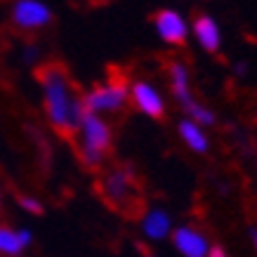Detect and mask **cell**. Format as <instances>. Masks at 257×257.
<instances>
[{
  "label": "cell",
  "mask_w": 257,
  "mask_h": 257,
  "mask_svg": "<svg viewBox=\"0 0 257 257\" xmlns=\"http://www.w3.org/2000/svg\"><path fill=\"white\" fill-rule=\"evenodd\" d=\"M154 31H156L161 43L172 47H182L187 45L189 36H191V24L179 10L163 8L154 15Z\"/></svg>",
  "instance_id": "obj_5"
},
{
  "label": "cell",
  "mask_w": 257,
  "mask_h": 257,
  "mask_svg": "<svg viewBox=\"0 0 257 257\" xmlns=\"http://www.w3.org/2000/svg\"><path fill=\"white\" fill-rule=\"evenodd\" d=\"M255 118H257V113H255Z\"/></svg>",
  "instance_id": "obj_22"
},
{
  "label": "cell",
  "mask_w": 257,
  "mask_h": 257,
  "mask_svg": "<svg viewBox=\"0 0 257 257\" xmlns=\"http://www.w3.org/2000/svg\"><path fill=\"white\" fill-rule=\"evenodd\" d=\"M208 257H229V255H226V250L222 248V245H210V250H208Z\"/></svg>",
  "instance_id": "obj_18"
},
{
  "label": "cell",
  "mask_w": 257,
  "mask_h": 257,
  "mask_svg": "<svg viewBox=\"0 0 257 257\" xmlns=\"http://www.w3.org/2000/svg\"><path fill=\"white\" fill-rule=\"evenodd\" d=\"M248 236H250V243H252V248H255V252H257V226H250Z\"/></svg>",
  "instance_id": "obj_19"
},
{
  "label": "cell",
  "mask_w": 257,
  "mask_h": 257,
  "mask_svg": "<svg viewBox=\"0 0 257 257\" xmlns=\"http://www.w3.org/2000/svg\"><path fill=\"white\" fill-rule=\"evenodd\" d=\"M130 104L140 111L142 116L151 118V120H161L165 116V111H168L163 90L147 78H137L130 83Z\"/></svg>",
  "instance_id": "obj_6"
},
{
  "label": "cell",
  "mask_w": 257,
  "mask_h": 257,
  "mask_svg": "<svg viewBox=\"0 0 257 257\" xmlns=\"http://www.w3.org/2000/svg\"><path fill=\"white\" fill-rule=\"evenodd\" d=\"M22 57H24V62H26V64H36L38 59H43V50H40L38 45L29 43V45H24Z\"/></svg>",
  "instance_id": "obj_16"
},
{
  "label": "cell",
  "mask_w": 257,
  "mask_h": 257,
  "mask_svg": "<svg viewBox=\"0 0 257 257\" xmlns=\"http://www.w3.org/2000/svg\"><path fill=\"white\" fill-rule=\"evenodd\" d=\"M177 135H179V140L184 142V147H187L189 151L198 154V156H205V154L210 151V137L205 133V127L198 125L196 120H191V118L184 116L179 120Z\"/></svg>",
  "instance_id": "obj_12"
},
{
  "label": "cell",
  "mask_w": 257,
  "mask_h": 257,
  "mask_svg": "<svg viewBox=\"0 0 257 257\" xmlns=\"http://www.w3.org/2000/svg\"><path fill=\"white\" fill-rule=\"evenodd\" d=\"M15 257H22V255H15Z\"/></svg>",
  "instance_id": "obj_21"
},
{
  "label": "cell",
  "mask_w": 257,
  "mask_h": 257,
  "mask_svg": "<svg viewBox=\"0 0 257 257\" xmlns=\"http://www.w3.org/2000/svg\"><path fill=\"white\" fill-rule=\"evenodd\" d=\"M191 36L198 43L203 52L208 55H217L222 50V29H219L217 19L208 12H198L191 22Z\"/></svg>",
  "instance_id": "obj_8"
},
{
  "label": "cell",
  "mask_w": 257,
  "mask_h": 257,
  "mask_svg": "<svg viewBox=\"0 0 257 257\" xmlns=\"http://www.w3.org/2000/svg\"><path fill=\"white\" fill-rule=\"evenodd\" d=\"M170 241L182 257H208L210 250V241L203 234L201 229H196L194 224H179L172 229Z\"/></svg>",
  "instance_id": "obj_7"
},
{
  "label": "cell",
  "mask_w": 257,
  "mask_h": 257,
  "mask_svg": "<svg viewBox=\"0 0 257 257\" xmlns=\"http://www.w3.org/2000/svg\"><path fill=\"white\" fill-rule=\"evenodd\" d=\"M140 229L149 241H165V238H170L175 222L165 208H149L140 219Z\"/></svg>",
  "instance_id": "obj_10"
},
{
  "label": "cell",
  "mask_w": 257,
  "mask_h": 257,
  "mask_svg": "<svg viewBox=\"0 0 257 257\" xmlns=\"http://www.w3.org/2000/svg\"><path fill=\"white\" fill-rule=\"evenodd\" d=\"M33 241V234L29 229H12L0 224V257L22 255L24 248H29Z\"/></svg>",
  "instance_id": "obj_13"
},
{
  "label": "cell",
  "mask_w": 257,
  "mask_h": 257,
  "mask_svg": "<svg viewBox=\"0 0 257 257\" xmlns=\"http://www.w3.org/2000/svg\"><path fill=\"white\" fill-rule=\"evenodd\" d=\"M130 104V83L123 76H113V78L104 80L92 85L87 92H83V106L90 113H99V116H113L120 113Z\"/></svg>",
  "instance_id": "obj_3"
},
{
  "label": "cell",
  "mask_w": 257,
  "mask_h": 257,
  "mask_svg": "<svg viewBox=\"0 0 257 257\" xmlns=\"http://www.w3.org/2000/svg\"><path fill=\"white\" fill-rule=\"evenodd\" d=\"M10 17H12V24L19 31L33 33L50 26L52 19H55V12L45 0H15L12 10H10Z\"/></svg>",
  "instance_id": "obj_4"
},
{
  "label": "cell",
  "mask_w": 257,
  "mask_h": 257,
  "mask_svg": "<svg viewBox=\"0 0 257 257\" xmlns=\"http://www.w3.org/2000/svg\"><path fill=\"white\" fill-rule=\"evenodd\" d=\"M234 76L236 78H245V76H248V64L245 62H238V64H234Z\"/></svg>",
  "instance_id": "obj_17"
},
{
  "label": "cell",
  "mask_w": 257,
  "mask_h": 257,
  "mask_svg": "<svg viewBox=\"0 0 257 257\" xmlns=\"http://www.w3.org/2000/svg\"><path fill=\"white\" fill-rule=\"evenodd\" d=\"M182 111H184V116L191 118V120H196L198 125H203L205 130L217 123V116H215V111H212L208 104H203V101H198V99H191Z\"/></svg>",
  "instance_id": "obj_14"
},
{
  "label": "cell",
  "mask_w": 257,
  "mask_h": 257,
  "mask_svg": "<svg viewBox=\"0 0 257 257\" xmlns=\"http://www.w3.org/2000/svg\"><path fill=\"white\" fill-rule=\"evenodd\" d=\"M38 85L47 123L59 135L71 137L85 113V106H83V94L73 85L69 71L62 64H45L38 69Z\"/></svg>",
  "instance_id": "obj_1"
},
{
  "label": "cell",
  "mask_w": 257,
  "mask_h": 257,
  "mask_svg": "<svg viewBox=\"0 0 257 257\" xmlns=\"http://www.w3.org/2000/svg\"><path fill=\"white\" fill-rule=\"evenodd\" d=\"M73 137H76V149H78L80 163L90 168V170L101 168L106 156H109L111 147H113V127H111L109 120L99 116V113L85 111Z\"/></svg>",
  "instance_id": "obj_2"
},
{
  "label": "cell",
  "mask_w": 257,
  "mask_h": 257,
  "mask_svg": "<svg viewBox=\"0 0 257 257\" xmlns=\"http://www.w3.org/2000/svg\"><path fill=\"white\" fill-rule=\"evenodd\" d=\"M0 203H3V196H0Z\"/></svg>",
  "instance_id": "obj_20"
},
{
  "label": "cell",
  "mask_w": 257,
  "mask_h": 257,
  "mask_svg": "<svg viewBox=\"0 0 257 257\" xmlns=\"http://www.w3.org/2000/svg\"><path fill=\"white\" fill-rule=\"evenodd\" d=\"M17 203H19V208L22 210H26L29 215H40L43 212V203L36 198V196H29V194H24L17 198Z\"/></svg>",
  "instance_id": "obj_15"
},
{
  "label": "cell",
  "mask_w": 257,
  "mask_h": 257,
  "mask_svg": "<svg viewBox=\"0 0 257 257\" xmlns=\"http://www.w3.org/2000/svg\"><path fill=\"white\" fill-rule=\"evenodd\" d=\"M168 80H170V94L175 97V101H177L182 109L191 99H196L194 90H191V73H189V66L184 62L172 59L168 64Z\"/></svg>",
  "instance_id": "obj_11"
},
{
  "label": "cell",
  "mask_w": 257,
  "mask_h": 257,
  "mask_svg": "<svg viewBox=\"0 0 257 257\" xmlns=\"http://www.w3.org/2000/svg\"><path fill=\"white\" fill-rule=\"evenodd\" d=\"M101 191L111 203L123 205L135 194V175L127 168H116V170L106 172L104 182H101Z\"/></svg>",
  "instance_id": "obj_9"
}]
</instances>
